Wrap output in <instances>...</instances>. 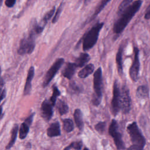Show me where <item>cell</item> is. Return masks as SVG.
Segmentation results:
<instances>
[{
	"label": "cell",
	"instance_id": "6da1fadb",
	"mask_svg": "<svg viewBox=\"0 0 150 150\" xmlns=\"http://www.w3.org/2000/svg\"><path fill=\"white\" fill-rule=\"evenodd\" d=\"M141 0H137L127 6L120 13V18L114 25V32L115 33H121L129 22L139 9L142 5Z\"/></svg>",
	"mask_w": 150,
	"mask_h": 150
},
{
	"label": "cell",
	"instance_id": "7a4b0ae2",
	"mask_svg": "<svg viewBox=\"0 0 150 150\" xmlns=\"http://www.w3.org/2000/svg\"><path fill=\"white\" fill-rule=\"evenodd\" d=\"M132 145L129 148L131 149H142L145 144V139L135 122L129 124L127 127Z\"/></svg>",
	"mask_w": 150,
	"mask_h": 150
},
{
	"label": "cell",
	"instance_id": "3957f363",
	"mask_svg": "<svg viewBox=\"0 0 150 150\" xmlns=\"http://www.w3.org/2000/svg\"><path fill=\"white\" fill-rule=\"evenodd\" d=\"M103 23H98L86 33L83 41V48L84 51L90 49L96 43L100 31L103 28Z\"/></svg>",
	"mask_w": 150,
	"mask_h": 150
},
{
	"label": "cell",
	"instance_id": "277c9868",
	"mask_svg": "<svg viewBox=\"0 0 150 150\" xmlns=\"http://www.w3.org/2000/svg\"><path fill=\"white\" fill-rule=\"evenodd\" d=\"M102 86V70L101 68L99 67L94 74L93 87L94 93L93 96L92 103L94 105H98L101 100Z\"/></svg>",
	"mask_w": 150,
	"mask_h": 150
},
{
	"label": "cell",
	"instance_id": "5b68a950",
	"mask_svg": "<svg viewBox=\"0 0 150 150\" xmlns=\"http://www.w3.org/2000/svg\"><path fill=\"white\" fill-rule=\"evenodd\" d=\"M35 46V32L33 29L27 38H23L20 42L19 47L18 50V54L23 55L25 54H30Z\"/></svg>",
	"mask_w": 150,
	"mask_h": 150
},
{
	"label": "cell",
	"instance_id": "8992f818",
	"mask_svg": "<svg viewBox=\"0 0 150 150\" xmlns=\"http://www.w3.org/2000/svg\"><path fill=\"white\" fill-rule=\"evenodd\" d=\"M131 107V100L128 88L124 86L120 90V108L124 114L130 111Z\"/></svg>",
	"mask_w": 150,
	"mask_h": 150
},
{
	"label": "cell",
	"instance_id": "52a82bcc",
	"mask_svg": "<svg viewBox=\"0 0 150 150\" xmlns=\"http://www.w3.org/2000/svg\"><path fill=\"white\" fill-rule=\"evenodd\" d=\"M109 133L113 138L114 143L118 149H123L125 148V145L122 139L120 132H118V125L115 120H112L109 127Z\"/></svg>",
	"mask_w": 150,
	"mask_h": 150
},
{
	"label": "cell",
	"instance_id": "ba28073f",
	"mask_svg": "<svg viewBox=\"0 0 150 150\" xmlns=\"http://www.w3.org/2000/svg\"><path fill=\"white\" fill-rule=\"evenodd\" d=\"M63 63H64V59L62 58H60L56 60V62L53 64V65L50 67V68L47 71L45 76L44 80L43 82V87H46L49 84V83L51 81V80L54 77L56 73L60 69V68L61 67Z\"/></svg>",
	"mask_w": 150,
	"mask_h": 150
},
{
	"label": "cell",
	"instance_id": "9c48e42d",
	"mask_svg": "<svg viewBox=\"0 0 150 150\" xmlns=\"http://www.w3.org/2000/svg\"><path fill=\"white\" fill-rule=\"evenodd\" d=\"M134 58L133 63L129 69V76L132 80L134 82L137 81L138 79L139 70V50L137 47L134 48Z\"/></svg>",
	"mask_w": 150,
	"mask_h": 150
},
{
	"label": "cell",
	"instance_id": "30bf717a",
	"mask_svg": "<svg viewBox=\"0 0 150 150\" xmlns=\"http://www.w3.org/2000/svg\"><path fill=\"white\" fill-rule=\"evenodd\" d=\"M120 90L117 81L114 82L113 87V97L111 101V110L114 115H116L120 108Z\"/></svg>",
	"mask_w": 150,
	"mask_h": 150
},
{
	"label": "cell",
	"instance_id": "8fae6325",
	"mask_svg": "<svg viewBox=\"0 0 150 150\" xmlns=\"http://www.w3.org/2000/svg\"><path fill=\"white\" fill-rule=\"evenodd\" d=\"M53 106L51 102L47 100H45L41 105V114L46 121H49L53 115Z\"/></svg>",
	"mask_w": 150,
	"mask_h": 150
},
{
	"label": "cell",
	"instance_id": "7c38bea8",
	"mask_svg": "<svg viewBox=\"0 0 150 150\" xmlns=\"http://www.w3.org/2000/svg\"><path fill=\"white\" fill-rule=\"evenodd\" d=\"M35 74V69L34 67L31 66L30 69H29L28 73V76L24 87V91H23V94L24 95H28L30 93L31 88H32V79L34 77Z\"/></svg>",
	"mask_w": 150,
	"mask_h": 150
},
{
	"label": "cell",
	"instance_id": "4fadbf2b",
	"mask_svg": "<svg viewBox=\"0 0 150 150\" xmlns=\"http://www.w3.org/2000/svg\"><path fill=\"white\" fill-rule=\"evenodd\" d=\"M77 67V66L75 63H67L62 72L63 76L68 79H71L74 75Z\"/></svg>",
	"mask_w": 150,
	"mask_h": 150
},
{
	"label": "cell",
	"instance_id": "5bb4252c",
	"mask_svg": "<svg viewBox=\"0 0 150 150\" xmlns=\"http://www.w3.org/2000/svg\"><path fill=\"white\" fill-rule=\"evenodd\" d=\"M47 135L49 137H57L60 135V128L59 122L56 121L50 124L47 129Z\"/></svg>",
	"mask_w": 150,
	"mask_h": 150
},
{
	"label": "cell",
	"instance_id": "9a60e30c",
	"mask_svg": "<svg viewBox=\"0 0 150 150\" xmlns=\"http://www.w3.org/2000/svg\"><path fill=\"white\" fill-rule=\"evenodd\" d=\"M74 118L76 124L80 130H83L84 128V122L83 120L82 112L79 109H76L74 112Z\"/></svg>",
	"mask_w": 150,
	"mask_h": 150
},
{
	"label": "cell",
	"instance_id": "2e32d148",
	"mask_svg": "<svg viewBox=\"0 0 150 150\" xmlns=\"http://www.w3.org/2000/svg\"><path fill=\"white\" fill-rule=\"evenodd\" d=\"M94 69V67L93 64H87L79 72L78 76L81 79L86 78L93 72Z\"/></svg>",
	"mask_w": 150,
	"mask_h": 150
},
{
	"label": "cell",
	"instance_id": "e0dca14e",
	"mask_svg": "<svg viewBox=\"0 0 150 150\" xmlns=\"http://www.w3.org/2000/svg\"><path fill=\"white\" fill-rule=\"evenodd\" d=\"M90 60V56L87 53H81L76 60V64L77 67L84 66Z\"/></svg>",
	"mask_w": 150,
	"mask_h": 150
},
{
	"label": "cell",
	"instance_id": "ac0fdd59",
	"mask_svg": "<svg viewBox=\"0 0 150 150\" xmlns=\"http://www.w3.org/2000/svg\"><path fill=\"white\" fill-rule=\"evenodd\" d=\"M18 132V125H15L12 129L11 139H10L8 144L7 145L6 149H10L13 145V144H15V141L16 139V138H17Z\"/></svg>",
	"mask_w": 150,
	"mask_h": 150
},
{
	"label": "cell",
	"instance_id": "d6986e66",
	"mask_svg": "<svg viewBox=\"0 0 150 150\" xmlns=\"http://www.w3.org/2000/svg\"><path fill=\"white\" fill-rule=\"evenodd\" d=\"M29 126L30 125L26 122H23L21 125V127L19 128V136L21 139H25L29 131Z\"/></svg>",
	"mask_w": 150,
	"mask_h": 150
},
{
	"label": "cell",
	"instance_id": "ffe728a7",
	"mask_svg": "<svg viewBox=\"0 0 150 150\" xmlns=\"http://www.w3.org/2000/svg\"><path fill=\"white\" fill-rule=\"evenodd\" d=\"M137 96L139 98H145L148 96V90L145 86H140L137 90Z\"/></svg>",
	"mask_w": 150,
	"mask_h": 150
},
{
	"label": "cell",
	"instance_id": "44dd1931",
	"mask_svg": "<svg viewBox=\"0 0 150 150\" xmlns=\"http://www.w3.org/2000/svg\"><path fill=\"white\" fill-rule=\"evenodd\" d=\"M122 47H120L118 49V51L117 54L116 61L117 65L118 68V73L121 74L122 73Z\"/></svg>",
	"mask_w": 150,
	"mask_h": 150
},
{
	"label": "cell",
	"instance_id": "7402d4cb",
	"mask_svg": "<svg viewBox=\"0 0 150 150\" xmlns=\"http://www.w3.org/2000/svg\"><path fill=\"white\" fill-rule=\"evenodd\" d=\"M111 0H101L100 2V4L97 6V8L94 13V14L92 15L90 20H93L95 17L104 9V8L105 6V5H107V4L110 2Z\"/></svg>",
	"mask_w": 150,
	"mask_h": 150
},
{
	"label": "cell",
	"instance_id": "603a6c76",
	"mask_svg": "<svg viewBox=\"0 0 150 150\" xmlns=\"http://www.w3.org/2000/svg\"><path fill=\"white\" fill-rule=\"evenodd\" d=\"M57 108L60 115L65 114L69 110V107L67 104L62 100H59L57 104Z\"/></svg>",
	"mask_w": 150,
	"mask_h": 150
},
{
	"label": "cell",
	"instance_id": "cb8c5ba5",
	"mask_svg": "<svg viewBox=\"0 0 150 150\" xmlns=\"http://www.w3.org/2000/svg\"><path fill=\"white\" fill-rule=\"evenodd\" d=\"M54 11H55V8L54 7L52 9H51L50 11H49L48 12H47L45 15L44 16L42 21H41V22L40 23L39 25L42 26V27H45L46 24L47 23V21L52 18V16L54 14Z\"/></svg>",
	"mask_w": 150,
	"mask_h": 150
},
{
	"label": "cell",
	"instance_id": "d4e9b609",
	"mask_svg": "<svg viewBox=\"0 0 150 150\" xmlns=\"http://www.w3.org/2000/svg\"><path fill=\"white\" fill-rule=\"evenodd\" d=\"M63 129L65 131L67 132H71L73 129V123L70 119H64L63 121Z\"/></svg>",
	"mask_w": 150,
	"mask_h": 150
},
{
	"label": "cell",
	"instance_id": "484cf974",
	"mask_svg": "<svg viewBox=\"0 0 150 150\" xmlns=\"http://www.w3.org/2000/svg\"><path fill=\"white\" fill-rule=\"evenodd\" d=\"M60 92L58 90L57 87L56 86H54L53 88V94H52V97H50V101L51 102V103L53 105H54L55 104L56 98L58 96H60Z\"/></svg>",
	"mask_w": 150,
	"mask_h": 150
},
{
	"label": "cell",
	"instance_id": "4316f807",
	"mask_svg": "<svg viewBox=\"0 0 150 150\" xmlns=\"http://www.w3.org/2000/svg\"><path fill=\"white\" fill-rule=\"evenodd\" d=\"M134 0H123L121 4L119 5L118 9V13L120 14L127 6L131 4Z\"/></svg>",
	"mask_w": 150,
	"mask_h": 150
},
{
	"label": "cell",
	"instance_id": "83f0119b",
	"mask_svg": "<svg viewBox=\"0 0 150 150\" xmlns=\"http://www.w3.org/2000/svg\"><path fill=\"white\" fill-rule=\"evenodd\" d=\"M82 146V142L81 141H79V142H72L69 146L65 148V149H80Z\"/></svg>",
	"mask_w": 150,
	"mask_h": 150
},
{
	"label": "cell",
	"instance_id": "f1b7e54d",
	"mask_svg": "<svg viewBox=\"0 0 150 150\" xmlns=\"http://www.w3.org/2000/svg\"><path fill=\"white\" fill-rule=\"evenodd\" d=\"M105 125L106 124L105 122H98L95 127L96 129L100 133H103L104 130H105Z\"/></svg>",
	"mask_w": 150,
	"mask_h": 150
},
{
	"label": "cell",
	"instance_id": "f546056e",
	"mask_svg": "<svg viewBox=\"0 0 150 150\" xmlns=\"http://www.w3.org/2000/svg\"><path fill=\"white\" fill-rule=\"evenodd\" d=\"M62 8H63L62 4H61L59 6V7L58 8V9H57V11H56V14H55V15H54V16L53 20H52V22H53V23H55V22H56L57 21V20H58V19H59V16H60V13H61V12H62Z\"/></svg>",
	"mask_w": 150,
	"mask_h": 150
},
{
	"label": "cell",
	"instance_id": "4dcf8cb0",
	"mask_svg": "<svg viewBox=\"0 0 150 150\" xmlns=\"http://www.w3.org/2000/svg\"><path fill=\"white\" fill-rule=\"evenodd\" d=\"M5 5L8 6V7H12L15 2H16V0H5Z\"/></svg>",
	"mask_w": 150,
	"mask_h": 150
},
{
	"label": "cell",
	"instance_id": "1f68e13d",
	"mask_svg": "<svg viewBox=\"0 0 150 150\" xmlns=\"http://www.w3.org/2000/svg\"><path fill=\"white\" fill-rule=\"evenodd\" d=\"M35 114H32L30 116H29L25 121V122H26V123H28L29 125H31L32 122V121H33V116H34Z\"/></svg>",
	"mask_w": 150,
	"mask_h": 150
},
{
	"label": "cell",
	"instance_id": "d6a6232c",
	"mask_svg": "<svg viewBox=\"0 0 150 150\" xmlns=\"http://www.w3.org/2000/svg\"><path fill=\"white\" fill-rule=\"evenodd\" d=\"M144 17L146 19H150V4H149V5H148V6L147 7V8L146 9Z\"/></svg>",
	"mask_w": 150,
	"mask_h": 150
},
{
	"label": "cell",
	"instance_id": "836d02e7",
	"mask_svg": "<svg viewBox=\"0 0 150 150\" xmlns=\"http://www.w3.org/2000/svg\"><path fill=\"white\" fill-rule=\"evenodd\" d=\"M6 96V90L4 89L2 91L1 94H0V103L2 101V100Z\"/></svg>",
	"mask_w": 150,
	"mask_h": 150
},
{
	"label": "cell",
	"instance_id": "e575fe53",
	"mask_svg": "<svg viewBox=\"0 0 150 150\" xmlns=\"http://www.w3.org/2000/svg\"><path fill=\"white\" fill-rule=\"evenodd\" d=\"M2 106L1 105V106H0V116L2 114Z\"/></svg>",
	"mask_w": 150,
	"mask_h": 150
},
{
	"label": "cell",
	"instance_id": "d590c367",
	"mask_svg": "<svg viewBox=\"0 0 150 150\" xmlns=\"http://www.w3.org/2000/svg\"><path fill=\"white\" fill-rule=\"evenodd\" d=\"M1 92H2V87L0 86V94H1Z\"/></svg>",
	"mask_w": 150,
	"mask_h": 150
},
{
	"label": "cell",
	"instance_id": "8d00e7d4",
	"mask_svg": "<svg viewBox=\"0 0 150 150\" xmlns=\"http://www.w3.org/2000/svg\"><path fill=\"white\" fill-rule=\"evenodd\" d=\"M1 67H0V77H1Z\"/></svg>",
	"mask_w": 150,
	"mask_h": 150
},
{
	"label": "cell",
	"instance_id": "74e56055",
	"mask_svg": "<svg viewBox=\"0 0 150 150\" xmlns=\"http://www.w3.org/2000/svg\"><path fill=\"white\" fill-rule=\"evenodd\" d=\"M86 2H87V1H91V0H84Z\"/></svg>",
	"mask_w": 150,
	"mask_h": 150
},
{
	"label": "cell",
	"instance_id": "f35d334b",
	"mask_svg": "<svg viewBox=\"0 0 150 150\" xmlns=\"http://www.w3.org/2000/svg\"><path fill=\"white\" fill-rule=\"evenodd\" d=\"M149 111H150V107H149Z\"/></svg>",
	"mask_w": 150,
	"mask_h": 150
}]
</instances>
